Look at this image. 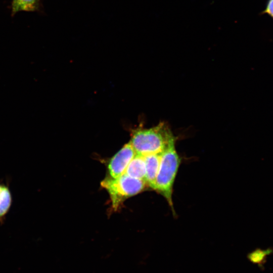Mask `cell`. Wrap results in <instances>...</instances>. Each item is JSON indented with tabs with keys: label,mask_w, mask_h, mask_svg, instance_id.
Segmentation results:
<instances>
[{
	"label": "cell",
	"mask_w": 273,
	"mask_h": 273,
	"mask_svg": "<svg viewBox=\"0 0 273 273\" xmlns=\"http://www.w3.org/2000/svg\"><path fill=\"white\" fill-rule=\"evenodd\" d=\"M135 154L145 156L162 153L175 138L164 122L150 128H138L131 133L130 141Z\"/></svg>",
	"instance_id": "cell-1"
},
{
	"label": "cell",
	"mask_w": 273,
	"mask_h": 273,
	"mask_svg": "<svg viewBox=\"0 0 273 273\" xmlns=\"http://www.w3.org/2000/svg\"><path fill=\"white\" fill-rule=\"evenodd\" d=\"M180 162L173 143L160 154L159 168L154 188L166 200L173 212V187Z\"/></svg>",
	"instance_id": "cell-2"
},
{
	"label": "cell",
	"mask_w": 273,
	"mask_h": 273,
	"mask_svg": "<svg viewBox=\"0 0 273 273\" xmlns=\"http://www.w3.org/2000/svg\"><path fill=\"white\" fill-rule=\"evenodd\" d=\"M146 184L144 180L130 177L125 173L116 178H106L101 182L102 186L108 192L114 208H117L125 198L142 191Z\"/></svg>",
	"instance_id": "cell-3"
},
{
	"label": "cell",
	"mask_w": 273,
	"mask_h": 273,
	"mask_svg": "<svg viewBox=\"0 0 273 273\" xmlns=\"http://www.w3.org/2000/svg\"><path fill=\"white\" fill-rule=\"evenodd\" d=\"M135 155L130 142L125 144L110 160L108 169L112 178H117L123 174Z\"/></svg>",
	"instance_id": "cell-4"
},
{
	"label": "cell",
	"mask_w": 273,
	"mask_h": 273,
	"mask_svg": "<svg viewBox=\"0 0 273 273\" xmlns=\"http://www.w3.org/2000/svg\"><path fill=\"white\" fill-rule=\"evenodd\" d=\"M8 178L0 179V225L6 219L13 204V196Z\"/></svg>",
	"instance_id": "cell-5"
},
{
	"label": "cell",
	"mask_w": 273,
	"mask_h": 273,
	"mask_svg": "<svg viewBox=\"0 0 273 273\" xmlns=\"http://www.w3.org/2000/svg\"><path fill=\"white\" fill-rule=\"evenodd\" d=\"M160 154H151L144 156L146 165L145 181L153 190L159 168Z\"/></svg>",
	"instance_id": "cell-6"
},
{
	"label": "cell",
	"mask_w": 273,
	"mask_h": 273,
	"mask_svg": "<svg viewBox=\"0 0 273 273\" xmlns=\"http://www.w3.org/2000/svg\"><path fill=\"white\" fill-rule=\"evenodd\" d=\"M124 173L130 177L145 181L146 165L144 156L135 154Z\"/></svg>",
	"instance_id": "cell-7"
},
{
	"label": "cell",
	"mask_w": 273,
	"mask_h": 273,
	"mask_svg": "<svg viewBox=\"0 0 273 273\" xmlns=\"http://www.w3.org/2000/svg\"><path fill=\"white\" fill-rule=\"evenodd\" d=\"M41 0H12L11 16L21 11L36 12L39 11Z\"/></svg>",
	"instance_id": "cell-8"
},
{
	"label": "cell",
	"mask_w": 273,
	"mask_h": 273,
	"mask_svg": "<svg viewBox=\"0 0 273 273\" xmlns=\"http://www.w3.org/2000/svg\"><path fill=\"white\" fill-rule=\"evenodd\" d=\"M272 252V250L270 248H268L266 250L257 249L252 253H250L248 255V257L252 262L258 263L262 261V259H263L265 258L266 255L269 254Z\"/></svg>",
	"instance_id": "cell-9"
},
{
	"label": "cell",
	"mask_w": 273,
	"mask_h": 273,
	"mask_svg": "<svg viewBox=\"0 0 273 273\" xmlns=\"http://www.w3.org/2000/svg\"><path fill=\"white\" fill-rule=\"evenodd\" d=\"M264 13H267L273 18V0H269Z\"/></svg>",
	"instance_id": "cell-10"
}]
</instances>
